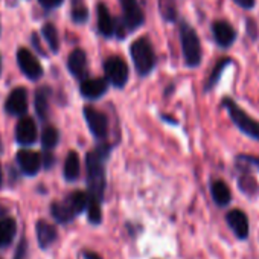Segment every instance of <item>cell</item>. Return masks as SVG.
Returning a JSON list of instances; mask_svg holds the SVG:
<instances>
[{
	"label": "cell",
	"mask_w": 259,
	"mask_h": 259,
	"mask_svg": "<svg viewBox=\"0 0 259 259\" xmlns=\"http://www.w3.org/2000/svg\"><path fill=\"white\" fill-rule=\"evenodd\" d=\"M210 194H212L213 201H215L218 206H227V204L232 201L230 188H229V186L226 185V182H223V180H215V182H212V185H210Z\"/></svg>",
	"instance_id": "ac0fdd59"
},
{
	"label": "cell",
	"mask_w": 259,
	"mask_h": 259,
	"mask_svg": "<svg viewBox=\"0 0 259 259\" xmlns=\"http://www.w3.org/2000/svg\"><path fill=\"white\" fill-rule=\"evenodd\" d=\"M104 72H105V78L107 81L116 87V89H123L128 82V76H130V69L128 64L125 63V60H122L117 55L108 57L104 61Z\"/></svg>",
	"instance_id": "5b68a950"
},
{
	"label": "cell",
	"mask_w": 259,
	"mask_h": 259,
	"mask_svg": "<svg viewBox=\"0 0 259 259\" xmlns=\"http://www.w3.org/2000/svg\"><path fill=\"white\" fill-rule=\"evenodd\" d=\"M5 108L11 114H25L28 110V93L23 87L14 89L5 104Z\"/></svg>",
	"instance_id": "7c38bea8"
},
{
	"label": "cell",
	"mask_w": 259,
	"mask_h": 259,
	"mask_svg": "<svg viewBox=\"0 0 259 259\" xmlns=\"http://www.w3.org/2000/svg\"><path fill=\"white\" fill-rule=\"evenodd\" d=\"M223 108L227 111L230 120L233 122V125L239 130L242 135H245L247 138L257 141L259 142V120L253 119L250 114H247L233 99L230 98H224L223 99Z\"/></svg>",
	"instance_id": "3957f363"
},
{
	"label": "cell",
	"mask_w": 259,
	"mask_h": 259,
	"mask_svg": "<svg viewBox=\"0 0 259 259\" xmlns=\"http://www.w3.org/2000/svg\"><path fill=\"white\" fill-rule=\"evenodd\" d=\"M84 259H102L98 253H95V251H84Z\"/></svg>",
	"instance_id": "d6a6232c"
},
{
	"label": "cell",
	"mask_w": 259,
	"mask_h": 259,
	"mask_svg": "<svg viewBox=\"0 0 259 259\" xmlns=\"http://www.w3.org/2000/svg\"><path fill=\"white\" fill-rule=\"evenodd\" d=\"M96 13H98V31L101 35H104L105 38H111L113 35H116V28H117V20H114L108 11V8L104 4H99L96 7Z\"/></svg>",
	"instance_id": "8fae6325"
},
{
	"label": "cell",
	"mask_w": 259,
	"mask_h": 259,
	"mask_svg": "<svg viewBox=\"0 0 259 259\" xmlns=\"http://www.w3.org/2000/svg\"><path fill=\"white\" fill-rule=\"evenodd\" d=\"M159 10L165 22H176L177 19L176 0H159Z\"/></svg>",
	"instance_id": "cb8c5ba5"
},
{
	"label": "cell",
	"mask_w": 259,
	"mask_h": 259,
	"mask_svg": "<svg viewBox=\"0 0 259 259\" xmlns=\"http://www.w3.org/2000/svg\"><path fill=\"white\" fill-rule=\"evenodd\" d=\"M25 257H26V241H22L17 247L14 259H25Z\"/></svg>",
	"instance_id": "f546056e"
},
{
	"label": "cell",
	"mask_w": 259,
	"mask_h": 259,
	"mask_svg": "<svg viewBox=\"0 0 259 259\" xmlns=\"http://www.w3.org/2000/svg\"><path fill=\"white\" fill-rule=\"evenodd\" d=\"M38 2L45 8H57V7H60L64 2V0H38Z\"/></svg>",
	"instance_id": "4dcf8cb0"
},
{
	"label": "cell",
	"mask_w": 259,
	"mask_h": 259,
	"mask_svg": "<svg viewBox=\"0 0 259 259\" xmlns=\"http://www.w3.org/2000/svg\"><path fill=\"white\" fill-rule=\"evenodd\" d=\"M2 147V145H0ZM2 182H4V174H2V166H0V186H2Z\"/></svg>",
	"instance_id": "e575fe53"
},
{
	"label": "cell",
	"mask_w": 259,
	"mask_h": 259,
	"mask_svg": "<svg viewBox=\"0 0 259 259\" xmlns=\"http://www.w3.org/2000/svg\"><path fill=\"white\" fill-rule=\"evenodd\" d=\"M16 138L17 142L22 145H31L37 139V126L31 117H23L19 120L16 128Z\"/></svg>",
	"instance_id": "9a60e30c"
},
{
	"label": "cell",
	"mask_w": 259,
	"mask_h": 259,
	"mask_svg": "<svg viewBox=\"0 0 259 259\" xmlns=\"http://www.w3.org/2000/svg\"><path fill=\"white\" fill-rule=\"evenodd\" d=\"M111 148L108 145H101L85 156L87 169V186L89 198L102 203L105 192V162L110 156Z\"/></svg>",
	"instance_id": "6da1fadb"
},
{
	"label": "cell",
	"mask_w": 259,
	"mask_h": 259,
	"mask_svg": "<svg viewBox=\"0 0 259 259\" xmlns=\"http://www.w3.org/2000/svg\"><path fill=\"white\" fill-rule=\"evenodd\" d=\"M212 34L215 43L223 48L229 49L236 41V29L227 20H217L212 23Z\"/></svg>",
	"instance_id": "9c48e42d"
},
{
	"label": "cell",
	"mask_w": 259,
	"mask_h": 259,
	"mask_svg": "<svg viewBox=\"0 0 259 259\" xmlns=\"http://www.w3.org/2000/svg\"><path fill=\"white\" fill-rule=\"evenodd\" d=\"M52 160H54V157H52V156H46V162H45L46 168H49V166L52 165Z\"/></svg>",
	"instance_id": "836d02e7"
},
{
	"label": "cell",
	"mask_w": 259,
	"mask_h": 259,
	"mask_svg": "<svg viewBox=\"0 0 259 259\" xmlns=\"http://www.w3.org/2000/svg\"><path fill=\"white\" fill-rule=\"evenodd\" d=\"M17 162L26 176H35L41 166V157L38 153L31 150H22L17 153Z\"/></svg>",
	"instance_id": "5bb4252c"
},
{
	"label": "cell",
	"mask_w": 259,
	"mask_h": 259,
	"mask_svg": "<svg viewBox=\"0 0 259 259\" xmlns=\"http://www.w3.org/2000/svg\"><path fill=\"white\" fill-rule=\"evenodd\" d=\"M179 35H180V46H182L185 64L191 69L200 66L203 60V49H201V41L195 29L189 23L183 22L180 25Z\"/></svg>",
	"instance_id": "277c9868"
},
{
	"label": "cell",
	"mask_w": 259,
	"mask_h": 259,
	"mask_svg": "<svg viewBox=\"0 0 259 259\" xmlns=\"http://www.w3.org/2000/svg\"><path fill=\"white\" fill-rule=\"evenodd\" d=\"M230 64H232V58H221V60L217 63V66L212 69V72H210V75H209V78H207V81H206V84H204V90H206V92L212 90V89L218 84V81H220V78H221L224 69L229 67Z\"/></svg>",
	"instance_id": "7402d4cb"
},
{
	"label": "cell",
	"mask_w": 259,
	"mask_h": 259,
	"mask_svg": "<svg viewBox=\"0 0 259 259\" xmlns=\"http://www.w3.org/2000/svg\"><path fill=\"white\" fill-rule=\"evenodd\" d=\"M67 67L75 78H78V79L84 78L87 73V55H85V52L82 49L72 51L69 58H67Z\"/></svg>",
	"instance_id": "2e32d148"
},
{
	"label": "cell",
	"mask_w": 259,
	"mask_h": 259,
	"mask_svg": "<svg viewBox=\"0 0 259 259\" xmlns=\"http://www.w3.org/2000/svg\"><path fill=\"white\" fill-rule=\"evenodd\" d=\"M58 233H57V229L49 224L48 221H38L37 223V239H38V245L41 248H48L51 247L55 239H57Z\"/></svg>",
	"instance_id": "e0dca14e"
},
{
	"label": "cell",
	"mask_w": 259,
	"mask_h": 259,
	"mask_svg": "<svg viewBox=\"0 0 259 259\" xmlns=\"http://www.w3.org/2000/svg\"><path fill=\"white\" fill-rule=\"evenodd\" d=\"M122 8V23L125 25L128 34L135 32L145 23V14L138 0H119Z\"/></svg>",
	"instance_id": "8992f818"
},
{
	"label": "cell",
	"mask_w": 259,
	"mask_h": 259,
	"mask_svg": "<svg viewBox=\"0 0 259 259\" xmlns=\"http://www.w3.org/2000/svg\"><path fill=\"white\" fill-rule=\"evenodd\" d=\"M66 200H67V203L70 204V207L73 209V212H75L76 215L81 213L82 210H85L87 206H89V194H85V192H82V191H75V192H72Z\"/></svg>",
	"instance_id": "603a6c76"
},
{
	"label": "cell",
	"mask_w": 259,
	"mask_h": 259,
	"mask_svg": "<svg viewBox=\"0 0 259 259\" xmlns=\"http://www.w3.org/2000/svg\"><path fill=\"white\" fill-rule=\"evenodd\" d=\"M72 20L79 25L89 20V10L82 0H72Z\"/></svg>",
	"instance_id": "d4e9b609"
},
{
	"label": "cell",
	"mask_w": 259,
	"mask_h": 259,
	"mask_svg": "<svg viewBox=\"0 0 259 259\" xmlns=\"http://www.w3.org/2000/svg\"><path fill=\"white\" fill-rule=\"evenodd\" d=\"M60 141V135H58V130L54 126H46L43 130V135H41V145L46 150H52Z\"/></svg>",
	"instance_id": "4316f807"
},
{
	"label": "cell",
	"mask_w": 259,
	"mask_h": 259,
	"mask_svg": "<svg viewBox=\"0 0 259 259\" xmlns=\"http://www.w3.org/2000/svg\"><path fill=\"white\" fill-rule=\"evenodd\" d=\"M84 117L92 135L96 139L104 141L108 135V117L93 107H84Z\"/></svg>",
	"instance_id": "52a82bcc"
},
{
	"label": "cell",
	"mask_w": 259,
	"mask_h": 259,
	"mask_svg": "<svg viewBox=\"0 0 259 259\" xmlns=\"http://www.w3.org/2000/svg\"><path fill=\"white\" fill-rule=\"evenodd\" d=\"M130 55H132L135 69L139 76L145 78L154 70L157 58L148 37H141L136 41H133L132 48H130Z\"/></svg>",
	"instance_id": "7a4b0ae2"
},
{
	"label": "cell",
	"mask_w": 259,
	"mask_h": 259,
	"mask_svg": "<svg viewBox=\"0 0 259 259\" xmlns=\"http://www.w3.org/2000/svg\"><path fill=\"white\" fill-rule=\"evenodd\" d=\"M17 232V224L13 218H5L0 221V247H7L13 242Z\"/></svg>",
	"instance_id": "ffe728a7"
},
{
	"label": "cell",
	"mask_w": 259,
	"mask_h": 259,
	"mask_svg": "<svg viewBox=\"0 0 259 259\" xmlns=\"http://www.w3.org/2000/svg\"><path fill=\"white\" fill-rule=\"evenodd\" d=\"M51 212H52V217L58 223H69V221H72L76 217V213L73 212V209L70 207L67 200L54 203L52 207H51Z\"/></svg>",
	"instance_id": "d6986e66"
},
{
	"label": "cell",
	"mask_w": 259,
	"mask_h": 259,
	"mask_svg": "<svg viewBox=\"0 0 259 259\" xmlns=\"http://www.w3.org/2000/svg\"><path fill=\"white\" fill-rule=\"evenodd\" d=\"M238 160L244 162V163H248V165H253L254 168L259 169V157H254V156H239Z\"/></svg>",
	"instance_id": "f1b7e54d"
},
{
	"label": "cell",
	"mask_w": 259,
	"mask_h": 259,
	"mask_svg": "<svg viewBox=\"0 0 259 259\" xmlns=\"http://www.w3.org/2000/svg\"><path fill=\"white\" fill-rule=\"evenodd\" d=\"M17 63L22 69V72L29 78V79H38L43 75V67L38 63V60L32 55L31 51L26 48H20L17 51Z\"/></svg>",
	"instance_id": "ba28073f"
},
{
	"label": "cell",
	"mask_w": 259,
	"mask_h": 259,
	"mask_svg": "<svg viewBox=\"0 0 259 259\" xmlns=\"http://www.w3.org/2000/svg\"><path fill=\"white\" fill-rule=\"evenodd\" d=\"M233 2H235L238 7L244 8V10H251V8H254V0H233Z\"/></svg>",
	"instance_id": "1f68e13d"
},
{
	"label": "cell",
	"mask_w": 259,
	"mask_h": 259,
	"mask_svg": "<svg viewBox=\"0 0 259 259\" xmlns=\"http://www.w3.org/2000/svg\"><path fill=\"white\" fill-rule=\"evenodd\" d=\"M48 90L41 89L37 92L35 95V108H37V113L41 119H45L48 116Z\"/></svg>",
	"instance_id": "83f0119b"
},
{
	"label": "cell",
	"mask_w": 259,
	"mask_h": 259,
	"mask_svg": "<svg viewBox=\"0 0 259 259\" xmlns=\"http://www.w3.org/2000/svg\"><path fill=\"white\" fill-rule=\"evenodd\" d=\"M81 95L85 99H99L108 90V82L102 78H90L81 82Z\"/></svg>",
	"instance_id": "4fadbf2b"
},
{
	"label": "cell",
	"mask_w": 259,
	"mask_h": 259,
	"mask_svg": "<svg viewBox=\"0 0 259 259\" xmlns=\"http://www.w3.org/2000/svg\"><path fill=\"white\" fill-rule=\"evenodd\" d=\"M79 171H81L79 157L75 151H70L64 162V179L67 182H75L79 177Z\"/></svg>",
	"instance_id": "44dd1931"
},
{
	"label": "cell",
	"mask_w": 259,
	"mask_h": 259,
	"mask_svg": "<svg viewBox=\"0 0 259 259\" xmlns=\"http://www.w3.org/2000/svg\"><path fill=\"white\" fill-rule=\"evenodd\" d=\"M226 221L238 239H247L248 238V218L242 210L233 209V210L227 212Z\"/></svg>",
	"instance_id": "30bf717a"
},
{
	"label": "cell",
	"mask_w": 259,
	"mask_h": 259,
	"mask_svg": "<svg viewBox=\"0 0 259 259\" xmlns=\"http://www.w3.org/2000/svg\"><path fill=\"white\" fill-rule=\"evenodd\" d=\"M41 32H43V37H45V40L48 41L51 51H52V52H58V49H60V40H58L57 28H55L52 23H46V25L43 26V31H41Z\"/></svg>",
	"instance_id": "484cf974"
}]
</instances>
